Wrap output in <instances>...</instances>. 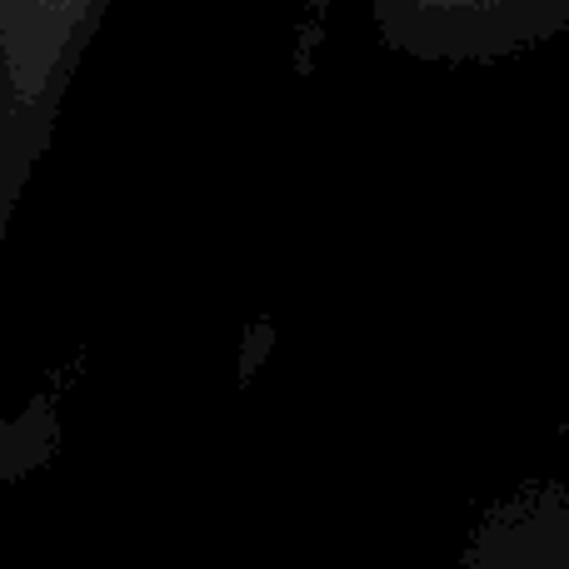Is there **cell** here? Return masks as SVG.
Returning <instances> with one entry per match:
<instances>
[{"label": "cell", "instance_id": "7a4b0ae2", "mask_svg": "<svg viewBox=\"0 0 569 569\" xmlns=\"http://www.w3.org/2000/svg\"><path fill=\"white\" fill-rule=\"evenodd\" d=\"M375 30L415 60H500L535 50L569 26V0H370Z\"/></svg>", "mask_w": 569, "mask_h": 569}, {"label": "cell", "instance_id": "3957f363", "mask_svg": "<svg viewBox=\"0 0 569 569\" xmlns=\"http://www.w3.org/2000/svg\"><path fill=\"white\" fill-rule=\"evenodd\" d=\"M460 569H569V485H525L495 505Z\"/></svg>", "mask_w": 569, "mask_h": 569}, {"label": "cell", "instance_id": "6da1fadb", "mask_svg": "<svg viewBox=\"0 0 569 569\" xmlns=\"http://www.w3.org/2000/svg\"><path fill=\"white\" fill-rule=\"evenodd\" d=\"M110 0H0V236L60 126Z\"/></svg>", "mask_w": 569, "mask_h": 569}]
</instances>
